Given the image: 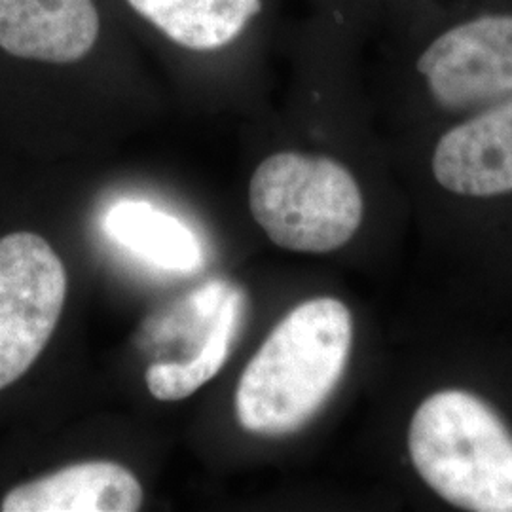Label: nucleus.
<instances>
[{
  "label": "nucleus",
  "instance_id": "f257e3e1",
  "mask_svg": "<svg viewBox=\"0 0 512 512\" xmlns=\"http://www.w3.org/2000/svg\"><path fill=\"white\" fill-rule=\"evenodd\" d=\"M382 18L393 67L435 112L512 97V0H397Z\"/></svg>",
  "mask_w": 512,
  "mask_h": 512
},
{
  "label": "nucleus",
  "instance_id": "f03ea898",
  "mask_svg": "<svg viewBox=\"0 0 512 512\" xmlns=\"http://www.w3.org/2000/svg\"><path fill=\"white\" fill-rule=\"evenodd\" d=\"M351 344L353 319L344 302L321 296L289 311L239 378V425L260 437L302 429L340 384Z\"/></svg>",
  "mask_w": 512,
  "mask_h": 512
},
{
  "label": "nucleus",
  "instance_id": "7ed1b4c3",
  "mask_svg": "<svg viewBox=\"0 0 512 512\" xmlns=\"http://www.w3.org/2000/svg\"><path fill=\"white\" fill-rule=\"evenodd\" d=\"M408 452L425 484L459 509L512 512V435L494 410L461 389L418 406Z\"/></svg>",
  "mask_w": 512,
  "mask_h": 512
},
{
  "label": "nucleus",
  "instance_id": "20e7f679",
  "mask_svg": "<svg viewBox=\"0 0 512 512\" xmlns=\"http://www.w3.org/2000/svg\"><path fill=\"white\" fill-rule=\"evenodd\" d=\"M249 207L275 245L296 253L344 247L363 222V192L348 165L327 154L275 152L256 167Z\"/></svg>",
  "mask_w": 512,
  "mask_h": 512
},
{
  "label": "nucleus",
  "instance_id": "39448f33",
  "mask_svg": "<svg viewBox=\"0 0 512 512\" xmlns=\"http://www.w3.org/2000/svg\"><path fill=\"white\" fill-rule=\"evenodd\" d=\"M67 298V270L31 232L0 239V389L18 382L48 346Z\"/></svg>",
  "mask_w": 512,
  "mask_h": 512
},
{
  "label": "nucleus",
  "instance_id": "423d86ee",
  "mask_svg": "<svg viewBox=\"0 0 512 512\" xmlns=\"http://www.w3.org/2000/svg\"><path fill=\"white\" fill-rule=\"evenodd\" d=\"M429 171L461 198L512 194V97L450 120L433 139Z\"/></svg>",
  "mask_w": 512,
  "mask_h": 512
},
{
  "label": "nucleus",
  "instance_id": "0eeeda50",
  "mask_svg": "<svg viewBox=\"0 0 512 512\" xmlns=\"http://www.w3.org/2000/svg\"><path fill=\"white\" fill-rule=\"evenodd\" d=\"M93 0H0V50L18 59L69 65L99 37Z\"/></svg>",
  "mask_w": 512,
  "mask_h": 512
},
{
  "label": "nucleus",
  "instance_id": "6e6552de",
  "mask_svg": "<svg viewBox=\"0 0 512 512\" xmlns=\"http://www.w3.org/2000/svg\"><path fill=\"white\" fill-rule=\"evenodd\" d=\"M143 488L126 467L86 461L21 484L4 495V512H135Z\"/></svg>",
  "mask_w": 512,
  "mask_h": 512
},
{
  "label": "nucleus",
  "instance_id": "1a4fd4ad",
  "mask_svg": "<svg viewBox=\"0 0 512 512\" xmlns=\"http://www.w3.org/2000/svg\"><path fill=\"white\" fill-rule=\"evenodd\" d=\"M129 6L171 42L213 52L243 35L264 0H128Z\"/></svg>",
  "mask_w": 512,
  "mask_h": 512
},
{
  "label": "nucleus",
  "instance_id": "9d476101",
  "mask_svg": "<svg viewBox=\"0 0 512 512\" xmlns=\"http://www.w3.org/2000/svg\"><path fill=\"white\" fill-rule=\"evenodd\" d=\"M105 228L118 245L167 272L190 274L203 264L202 245L190 228L150 203L112 205Z\"/></svg>",
  "mask_w": 512,
  "mask_h": 512
},
{
  "label": "nucleus",
  "instance_id": "9b49d317",
  "mask_svg": "<svg viewBox=\"0 0 512 512\" xmlns=\"http://www.w3.org/2000/svg\"><path fill=\"white\" fill-rule=\"evenodd\" d=\"M243 313V294L234 289L220 308L202 349L186 361L156 363L147 370V387L158 401H181L213 380L226 363Z\"/></svg>",
  "mask_w": 512,
  "mask_h": 512
},
{
  "label": "nucleus",
  "instance_id": "f8f14e48",
  "mask_svg": "<svg viewBox=\"0 0 512 512\" xmlns=\"http://www.w3.org/2000/svg\"><path fill=\"white\" fill-rule=\"evenodd\" d=\"M365 2L370 8H376L380 16H384L385 12L393 6L395 0H365Z\"/></svg>",
  "mask_w": 512,
  "mask_h": 512
},
{
  "label": "nucleus",
  "instance_id": "ddd939ff",
  "mask_svg": "<svg viewBox=\"0 0 512 512\" xmlns=\"http://www.w3.org/2000/svg\"><path fill=\"white\" fill-rule=\"evenodd\" d=\"M395 2H397V0H395ZM395 2H393V4H395Z\"/></svg>",
  "mask_w": 512,
  "mask_h": 512
}]
</instances>
